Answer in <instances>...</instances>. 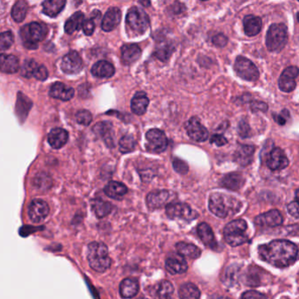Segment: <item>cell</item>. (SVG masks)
Segmentation results:
<instances>
[{
    "instance_id": "obj_1",
    "label": "cell",
    "mask_w": 299,
    "mask_h": 299,
    "mask_svg": "<svg viewBox=\"0 0 299 299\" xmlns=\"http://www.w3.org/2000/svg\"><path fill=\"white\" fill-rule=\"evenodd\" d=\"M259 255L261 260L277 268H287L297 259L298 249L289 240L278 239L259 247Z\"/></svg>"
},
{
    "instance_id": "obj_2",
    "label": "cell",
    "mask_w": 299,
    "mask_h": 299,
    "mask_svg": "<svg viewBox=\"0 0 299 299\" xmlns=\"http://www.w3.org/2000/svg\"><path fill=\"white\" fill-rule=\"evenodd\" d=\"M241 207L240 202L232 196H227L223 193H212L209 199V209L217 217L227 218L239 211Z\"/></svg>"
},
{
    "instance_id": "obj_3",
    "label": "cell",
    "mask_w": 299,
    "mask_h": 299,
    "mask_svg": "<svg viewBox=\"0 0 299 299\" xmlns=\"http://www.w3.org/2000/svg\"><path fill=\"white\" fill-rule=\"evenodd\" d=\"M87 259L90 267L100 273L107 270L112 265L108 248L104 243L94 241L89 244Z\"/></svg>"
},
{
    "instance_id": "obj_4",
    "label": "cell",
    "mask_w": 299,
    "mask_h": 299,
    "mask_svg": "<svg viewBox=\"0 0 299 299\" xmlns=\"http://www.w3.org/2000/svg\"><path fill=\"white\" fill-rule=\"evenodd\" d=\"M47 26L44 24L32 22L23 26L20 30V36L23 43L28 49H36L40 41L44 40L47 35Z\"/></svg>"
},
{
    "instance_id": "obj_5",
    "label": "cell",
    "mask_w": 299,
    "mask_h": 299,
    "mask_svg": "<svg viewBox=\"0 0 299 299\" xmlns=\"http://www.w3.org/2000/svg\"><path fill=\"white\" fill-rule=\"evenodd\" d=\"M287 42L288 30L286 25L283 23L271 25L266 36V45L268 50L271 52H280L286 46Z\"/></svg>"
},
{
    "instance_id": "obj_6",
    "label": "cell",
    "mask_w": 299,
    "mask_h": 299,
    "mask_svg": "<svg viewBox=\"0 0 299 299\" xmlns=\"http://www.w3.org/2000/svg\"><path fill=\"white\" fill-rule=\"evenodd\" d=\"M248 228L247 222L243 220H235L227 224L224 229L225 239L232 247H237L248 241L246 231Z\"/></svg>"
},
{
    "instance_id": "obj_7",
    "label": "cell",
    "mask_w": 299,
    "mask_h": 299,
    "mask_svg": "<svg viewBox=\"0 0 299 299\" xmlns=\"http://www.w3.org/2000/svg\"><path fill=\"white\" fill-rule=\"evenodd\" d=\"M127 28L136 35H142L149 28V18L143 10L137 7L130 8L126 18Z\"/></svg>"
},
{
    "instance_id": "obj_8",
    "label": "cell",
    "mask_w": 299,
    "mask_h": 299,
    "mask_svg": "<svg viewBox=\"0 0 299 299\" xmlns=\"http://www.w3.org/2000/svg\"><path fill=\"white\" fill-rule=\"evenodd\" d=\"M234 70L240 78L249 82H255L260 76L257 67L244 57H237L234 63Z\"/></svg>"
},
{
    "instance_id": "obj_9",
    "label": "cell",
    "mask_w": 299,
    "mask_h": 299,
    "mask_svg": "<svg viewBox=\"0 0 299 299\" xmlns=\"http://www.w3.org/2000/svg\"><path fill=\"white\" fill-rule=\"evenodd\" d=\"M147 149L152 153H161L165 151L168 147V139L161 130L150 129L146 133Z\"/></svg>"
},
{
    "instance_id": "obj_10",
    "label": "cell",
    "mask_w": 299,
    "mask_h": 299,
    "mask_svg": "<svg viewBox=\"0 0 299 299\" xmlns=\"http://www.w3.org/2000/svg\"><path fill=\"white\" fill-rule=\"evenodd\" d=\"M166 213L171 220H183L191 221L198 217V213L193 211L189 205L183 203H171L166 207Z\"/></svg>"
},
{
    "instance_id": "obj_11",
    "label": "cell",
    "mask_w": 299,
    "mask_h": 299,
    "mask_svg": "<svg viewBox=\"0 0 299 299\" xmlns=\"http://www.w3.org/2000/svg\"><path fill=\"white\" fill-rule=\"evenodd\" d=\"M83 67L82 58L76 51H70L65 57H63L61 63V69L68 75L77 74L82 70Z\"/></svg>"
},
{
    "instance_id": "obj_12",
    "label": "cell",
    "mask_w": 299,
    "mask_h": 299,
    "mask_svg": "<svg viewBox=\"0 0 299 299\" xmlns=\"http://www.w3.org/2000/svg\"><path fill=\"white\" fill-rule=\"evenodd\" d=\"M299 69L295 66H290L284 69L280 76L278 85L281 91L291 92L296 88V77L298 76Z\"/></svg>"
},
{
    "instance_id": "obj_13",
    "label": "cell",
    "mask_w": 299,
    "mask_h": 299,
    "mask_svg": "<svg viewBox=\"0 0 299 299\" xmlns=\"http://www.w3.org/2000/svg\"><path fill=\"white\" fill-rule=\"evenodd\" d=\"M49 214V206L47 202L41 199H35L31 202L29 207V216L33 222L40 223L44 221Z\"/></svg>"
},
{
    "instance_id": "obj_14",
    "label": "cell",
    "mask_w": 299,
    "mask_h": 299,
    "mask_svg": "<svg viewBox=\"0 0 299 299\" xmlns=\"http://www.w3.org/2000/svg\"><path fill=\"white\" fill-rule=\"evenodd\" d=\"M186 131L189 138L198 142H203L208 138V131L198 118L193 117L186 123Z\"/></svg>"
},
{
    "instance_id": "obj_15",
    "label": "cell",
    "mask_w": 299,
    "mask_h": 299,
    "mask_svg": "<svg viewBox=\"0 0 299 299\" xmlns=\"http://www.w3.org/2000/svg\"><path fill=\"white\" fill-rule=\"evenodd\" d=\"M266 164L271 170H284L289 165V160L280 148H275L268 154Z\"/></svg>"
},
{
    "instance_id": "obj_16",
    "label": "cell",
    "mask_w": 299,
    "mask_h": 299,
    "mask_svg": "<svg viewBox=\"0 0 299 299\" xmlns=\"http://www.w3.org/2000/svg\"><path fill=\"white\" fill-rule=\"evenodd\" d=\"M165 267L170 274H183L188 269V264L182 255L177 254L170 255L165 262Z\"/></svg>"
},
{
    "instance_id": "obj_17",
    "label": "cell",
    "mask_w": 299,
    "mask_h": 299,
    "mask_svg": "<svg viewBox=\"0 0 299 299\" xmlns=\"http://www.w3.org/2000/svg\"><path fill=\"white\" fill-rule=\"evenodd\" d=\"M282 223L283 216L277 210H272L255 218V224L260 227H277Z\"/></svg>"
},
{
    "instance_id": "obj_18",
    "label": "cell",
    "mask_w": 299,
    "mask_h": 299,
    "mask_svg": "<svg viewBox=\"0 0 299 299\" xmlns=\"http://www.w3.org/2000/svg\"><path fill=\"white\" fill-rule=\"evenodd\" d=\"M121 19V12L118 7H111L104 14L102 20V29L105 32H111L116 29Z\"/></svg>"
},
{
    "instance_id": "obj_19",
    "label": "cell",
    "mask_w": 299,
    "mask_h": 299,
    "mask_svg": "<svg viewBox=\"0 0 299 299\" xmlns=\"http://www.w3.org/2000/svg\"><path fill=\"white\" fill-rule=\"evenodd\" d=\"M74 95H75L74 89L67 86L63 83H55L49 90V96L60 100H70L74 97Z\"/></svg>"
},
{
    "instance_id": "obj_20",
    "label": "cell",
    "mask_w": 299,
    "mask_h": 299,
    "mask_svg": "<svg viewBox=\"0 0 299 299\" xmlns=\"http://www.w3.org/2000/svg\"><path fill=\"white\" fill-rule=\"evenodd\" d=\"M170 198L169 191H156L152 192L147 196V205L149 209L154 210L167 204Z\"/></svg>"
},
{
    "instance_id": "obj_21",
    "label": "cell",
    "mask_w": 299,
    "mask_h": 299,
    "mask_svg": "<svg viewBox=\"0 0 299 299\" xmlns=\"http://www.w3.org/2000/svg\"><path fill=\"white\" fill-rule=\"evenodd\" d=\"M142 56V49L138 45L125 44L121 47V59L126 65L134 63Z\"/></svg>"
},
{
    "instance_id": "obj_22",
    "label": "cell",
    "mask_w": 299,
    "mask_h": 299,
    "mask_svg": "<svg viewBox=\"0 0 299 299\" xmlns=\"http://www.w3.org/2000/svg\"><path fill=\"white\" fill-rule=\"evenodd\" d=\"M48 143L55 149H60L69 140V133L63 128H54L48 134Z\"/></svg>"
},
{
    "instance_id": "obj_23",
    "label": "cell",
    "mask_w": 299,
    "mask_h": 299,
    "mask_svg": "<svg viewBox=\"0 0 299 299\" xmlns=\"http://www.w3.org/2000/svg\"><path fill=\"white\" fill-rule=\"evenodd\" d=\"M149 99L145 92H136L131 101V109L133 114L136 115H142L146 113L148 109Z\"/></svg>"
},
{
    "instance_id": "obj_24",
    "label": "cell",
    "mask_w": 299,
    "mask_h": 299,
    "mask_svg": "<svg viewBox=\"0 0 299 299\" xmlns=\"http://www.w3.org/2000/svg\"><path fill=\"white\" fill-rule=\"evenodd\" d=\"M138 281L134 278H126L120 283V293L123 298H132L138 294Z\"/></svg>"
},
{
    "instance_id": "obj_25",
    "label": "cell",
    "mask_w": 299,
    "mask_h": 299,
    "mask_svg": "<svg viewBox=\"0 0 299 299\" xmlns=\"http://www.w3.org/2000/svg\"><path fill=\"white\" fill-rule=\"evenodd\" d=\"M244 32L248 36H255L261 32L262 21L261 18L255 15H247L243 19Z\"/></svg>"
},
{
    "instance_id": "obj_26",
    "label": "cell",
    "mask_w": 299,
    "mask_h": 299,
    "mask_svg": "<svg viewBox=\"0 0 299 299\" xmlns=\"http://www.w3.org/2000/svg\"><path fill=\"white\" fill-rule=\"evenodd\" d=\"M92 75L100 78H109L114 76L115 69L112 63L107 61H99L95 63L92 68Z\"/></svg>"
},
{
    "instance_id": "obj_27",
    "label": "cell",
    "mask_w": 299,
    "mask_h": 299,
    "mask_svg": "<svg viewBox=\"0 0 299 299\" xmlns=\"http://www.w3.org/2000/svg\"><path fill=\"white\" fill-rule=\"evenodd\" d=\"M198 233L203 243L211 249L217 248V242L215 240L214 234L211 227L206 223H201L198 227Z\"/></svg>"
},
{
    "instance_id": "obj_28",
    "label": "cell",
    "mask_w": 299,
    "mask_h": 299,
    "mask_svg": "<svg viewBox=\"0 0 299 299\" xmlns=\"http://www.w3.org/2000/svg\"><path fill=\"white\" fill-rule=\"evenodd\" d=\"M0 69L1 71L8 74L18 72L19 69V63L18 58L13 55H1L0 57Z\"/></svg>"
},
{
    "instance_id": "obj_29",
    "label": "cell",
    "mask_w": 299,
    "mask_h": 299,
    "mask_svg": "<svg viewBox=\"0 0 299 299\" xmlns=\"http://www.w3.org/2000/svg\"><path fill=\"white\" fill-rule=\"evenodd\" d=\"M104 191L106 196L114 199H122L127 193L126 186L116 181H113L108 183L107 185L104 187Z\"/></svg>"
},
{
    "instance_id": "obj_30",
    "label": "cell",
    "mask_w": 299,
    "mask_h": 299,
    "mask_svg": "<svg viewBox=\"0 0 299 299\" xmlns=\"http://www.w3.org/2000/svg\"><path fill=\"white\" fill-rule=\"evenodd\" d=\"M85 15L82 12H77L73 14L69 19H68L65 25H64V29L68 35H72L73 33L76 31H78L80 29H82L85 24Z\"/></svg>"
},
{
    "instance_id": "obj_31",
    "label": "cell",
    "mask_w": 299,
    "mask_h": 299,
    "mask_svg": "<svg viewBox=\"0 0 299 299\" xmlns=\"http://www.w3.org/2000/svg\"><path fill=\"white\" fill-rule=\"evenodd\" d=\"M244 184V178L239 173L227 174L221 180V185L231 189V191H238Z\"/></svg>"
},
{
    "instance_id": "obj_32",
    "label": "cell",
    "mask_w": 299,
    "mask_h": 299,
    "mask_svg": "<svg viewBox=\"0 0 299 299\" xmlns=\"http://www.w3.org/2000/svg\"><path fill=\"white\" fill-rule=\"evenodd\" d=\"M254 153L255 148L253 146H240L235 153V161L241 166H247L251 164Z\"/></svg>"
},
{
    "instance_id": "obj_33",
    "label": "cell",
    "mask_w": 299,
    "mask_h": 299,
    "mask_svg": "<svg viewBox=\"0 0 299 299\" xmlns=\"http://www.w3.org/2000/svg\"><path fill=\"white\" fill-rule=\"evenodd\" d=\"M66 5L64 0H47L42 3L43 13L51 18L57 17L63 11Z\"/></svg>"
},
{
    "instance_id": "obj_34",
    "label": "cell",
    "mask_w": 299,
    "mask_h": 299,
    "mask_svg": "<svg viewBox=\"0 0 299 299\" xmlns=\"http://www.w3.org/2000/svg\"><path fill=\"white\" fill-rule=\"evenodd\" d=\"M94 132L102 136L109 147H114V130L111 123H99L95 126Z\"/></svg>"
},
{
    "instance_id": "obj_35",
    "label": "cell",
    "mask_w": 299,
    "mask_h": 299,
    "mask_svg": "<svg viewBox=\"0 0 299 299\" xmlns=\"http://www.w3.org/2000/svg\"><path fill=\"white\" fill-rule=\"evenodd\" d=\"M32 107V102L25 95L19 92L18 99L16 104V114L19 117V120H25L29 114V110Z\"/></svg>"
},
{
    "instance_id": "obj_36",
    "label": "cell",
    "mask_w": 299,
    "mask_h": 299,
    "mask_svg": "<svg viewBox=\"0 0 299 299\" xmlns=\"http://www.w3.org/2000/svg\"><path fill=\"white\" fill-rule=\"evenodd\" d=\"M177 252L183 257H189L192 259L199 258L201 255V250L193 244L186 242H178L176 245Z\"/></svg>"
},
{
    "instance_id": "obj_37",
    "label": "cell",
    "mask_w": 299,
    "mask_h": 299,
    "mask_svg": "<svg viewBox=\"0 0 299 299\" xmlns=\"http://www.w3.org/2000/svg\"><path fill=\"white\" fill-rule=\"evenodd\" d=\"M91 205H92V211L99 219L107 216L112 211V208H113L109 202L104 201L102 199L92 200Z\"/></svg>"
},
{
    "instance_id": "obj_38",
    "label": "cell",
    "mask_w": 299,
    "mask_h": 299,
    "mask_svg": "<svg viewBox=\"0 0 299 299\" xmlns=\"http://www.w3.org/2000/svg\"><path fill=\"white\" fill-rule=\"evenodd\" d=\"M179 296L181 299H199L200 291L195 284L187 283L180 287Z\"/></svg>"
},
{
    "instance_id": "obj_39",
    "label": "cell",
    "mask_w": 299,
    "mask_h": 299,
    "mask_svg": "<svg viewBox=\"0 0 299 299\" xmlns=\"http://www.w3.org/2000/svg\"><path fill=\"white\" fill-rule=\"evenodd\" d=\"M29 10V6L25 1L19 0L17 1L12 9V17L16 22H22L25 19L26 13Z\"/></svg>"
},
{
    "instance_id": "obj_40",
    "label": "cell",
    "mask_w": 299,
    "mask_h": 299,
    "mask_svg": "<svg viewBox=\"0 0 299 299\" xmlns=\"http://www.w3.org/2000/svg\"><path fill=\"white\" fill-rule=\"evenodd\" d=\"M174 287L169 281H161L159 284L157 290V296L159 299H170L173 295Z\"/></svg>"
},
{
    "instance_id": "obj_41",
    "label": "cell",
    "mask_w": 299,
    "mask_h": 299,
    "mask_svg": "<svg viewBox=\"0 0 299 299\" xmlns=\"http://www.w3.org/2000/svg\"><path fill=\"white\" fill-rule=\"evenodd\" d=\"M33 183L37 189L46 191L49 189L52 185V179L47 174L40 173L35 177Z\"/></svg>"
},
{
    "instance_id": "obj_42",
    "label": "cell",
    "mask_w": 299,
    "mask_h": 299,
    "mask_svg": "<svg viewBox=\"0 0 299 299\" xmlns=\"http://www.w3.org/2000/svg\"><path fill=\"white\" fill-rule=\"evenodd\" d=\"M40 64L36 63L35 61L31 60H25L23 63L22 68H21V75L25 77L30 78L32 76L35 77V73L37 71Z\"/></svg>"
},
{
    "instance_id": "obj_43",
    "label": "cell",
    "mask_w": 299,
    "mask_h": 299,
    "mask_svg": "<svg viewBox=\"0 0 299 299\" xmlns=\"http://www.w3.org/2000/svg\"><path fill=\"white\" fill-rule=\"evenodd\" d=\"M136 142L131 135L123 136L120 141V150L122 153H129L135 148Z\"/></svg>"
},
{
    "instance_id": "obj_44",
    "label": "cell",
    "mask_w": 299,
    "mask_h": 299,
    "mask_svg": "<svg viewBox=\"0 0 299 299\" xmlns=\"http://www.w3.org/2000/svg\"><path fill=\"white\" fill-rule=\"evenodd\" d=\"M173 52V47L170 44L160 45V47H157L155 56L158 59L161 61H167L170 58V56Z\"/></svg>"
},
{
    "instance_id": "obj_45",
    "label": "cell",
    "mask_w": 299,
    "mask_h": 299,
    "mask_svg": "<svg viewBox=\"0 0 299 299\" xmlns=\"http://www.w3.org/2000/svg\"><path fill=\"white\" fill-rule=\"evenodd\" d=\"M13 44V35L10 31L3 32L0 36V48L5 51Z\"/></svg>"
},
{
    "instance_id": "obj_46",
    "label": "cell",
    "mask_w": 299,
    "mask_h": 299,
    "mask_svg": "<svg viewBox=\"0 0 299 299\" xmlns=\"http://www.w3.org/2000/svg\"><path fill=\"white\" fill-rule=\"evenodd\" d=\"M76 122L83 126H89L92 120V115L89 111H78L76 114Z\"/></svg>"
},
{
    "instance_id": "obj_47",
    "label": "cell",
    "mask_w": 299,
    "mask_h": 299,
    "mask_svg": "<svg viewBox=\"0 0 299 299\" xmlns=\"http://www.w3.org/2000/svg\"><path fill=\"white\" fill-rule=\"evenodd\" d=\"M239 268H237L236 266H233L231 268H228L225 276V279H224V283L227 284V285H232L231 284H234L236 283L237 279H238V274H239Z\"/></svg>"
},
{
    "instance_id": "obj_48",
    "label": "cell",
    "mask_w": 299,
    "mask_h": 299,
    "mask_svg": "<svg viewBox=\"0 0 299 299\" xmlns=\"http://www.w3.org/2000/svg\"><path fill=\"white\" fill-rule=\"evenodd\" d=\"M173 166L176 171L180 174H186L188 172V170H189L188 165L186 164V162L182 161L181 159H178V158L174 159Z\"/></svg>"
},
{
    "instance_id": "obj_49",
    "label": "cell",
    "mask_w": 299,
    "mask_h": 299,
    "mask_svg": "<svg viewBox=\"0 0 299 299\" xmlns=\"http://www.w3.org/2000/svg\"><path fill=\"white\" fill-rule=\"evenodd\" d=\"M241 299H267L263 294L255 291V290H249L243 293Z\"/></svg>"
},
{
    "instance_id": "obj_50",
    "label": "cell",
    "mask_w": 299,
    "mask_h": 299,
    "mask_svg": "<svg viewBox=\"0 0 299 299\" xmlns=\"http://www.w3.org/2000/svg\"><path fill=\"white\" fill-rule=\"evenodd\" d=\"M227 41H228V39L223 34H219V35H214V37L212 38L213 44L216 45L217 47H225L227 44Z\"/></svg>"
},
{
    "instance_id": "obj_51",
    "label": "cell",
    "mask_w": 299,
    "mask_h": 299,
    "mask_svg": "<svg viewBox=\"0 0 299 299\" xmlns=\"http://www.w3.org/2000/svg\"><path fill=\"white\" fill-rule=\"evenodd\" d=\"M83 29H84V33H85V35L91 36V35H92V34L94 33V21H93V20L91 19L85 20V24H84V26H83Z\"/></svg>"
},
{
    "instance_id": "obj_52",
    "label": "cell",
    "mask_w": 299,
    "mask_h": 299,
    "mask_svg": "<svg viewBox=\"0 0 299 299\" xmlns=\"http://www.w3.org/2000/svg\"><path fill=\"white\" fill-rule=\"evenodd\" d=\"M48 76V72H47V69H46V67L43 65H40L37 71L35 73V78L40 81H44L47 78Z\"/></svg>"
},
{
    "instance_id": "obj_53",
    "label": "cell",
    "mask_w": 299,
    "mask_h": 299,
    "mask_svg": "<svg viewBox=\"0 0 299 299\" xmlns=\"http://www.w3.org/2000/svg\"><path fill=\"white\" fill-rule=\"evenodd\" d=\"M289 117H290V114H289V112L286 110L283 111L280 115H274L276 122L278 123L280 126H284L286 124L287 120Z\"/></svg>"
},
{
    "instance_id": "obj_54",
    "label": "cell",
    "mask_w": 299,
    "mask_h": 299,
    "mask_svg": "<svg viewBox=\"0 0 299 299\" xmlns=\"http://www.w3.org/2000/svg\"><path fill=\"white\" fill-rule=\"evenodd\" d=\"M288 211L293 217L299 219V203L298 202H291L290 205H288Z\"/></svg>"
},
{
    "instance_id": "obj_55",
    "label": "cell",
    "mask_w": 299,
    "mask_h": 299,
    "mask_svg": "<svg viewBox=\"0 0 299 299\" xmlns=\"http://www.w3.org/2000/svg\"><path fill=\"white\" fill-rule=\"evenodd\" d=\"M211 143H214L218 147H221L227 144V140L221 134H214L211 138Z\"/></svg>"
},
{
    "instance_id": "obj_56",
    "label": "cell",
    "mask_w": 299,
    "mask_h": 299,
    "mask_svg": "<svg viewBox=\"0 0 299 299\" xmlns=\"http://www.w3.org/2000/svg\"><path fill=\"white\" fill-rule=\"evenodd\" d=\"M239 135L243 137V138H246V137H249V126L245 122V121H241L240 124H239Z\"/></svg>"
},
{
    "instance_id": "obj_57",
    "label": "cell",
    "mask_w": 299,
    "mask_h": 299,
    "mask_svg": "<svg viewBox=\"0 0 299 299\" xmlns=\"http://www.w3.org/2000/svg\"><path fill=\"white\" fill-rule=\"evenodd\" d=\"M256 108V111H267L268 110V106L267 104H263V103H260V102H256L255 104H253V108Z\"/></svg>"
},
{
    "instance_id": "obj_58",
    "label": "cell",
    "mask_w": 299,
    "mask_h": 299,
    "mask_svg": "<svg viewBox=\"0 0 299 299\" xmlns=\"http://www.w3.org/2000/svg\"><path fill=\"white\" fill-rule=\"evenodd\" d=\"M208 299H230L228 298V297H226V296H220V295H212V296H210Z\"/></svg>"
},
{
    "instance_id": "obj_59",
    "label": "cell",
    "mask_w": 299,
    "mask_h": 299,
    "mask_svg": "<svg viewBox=\"0 0 299 299\" xmlns=\"http://www.w3.org/2000/svg\"><path fill=\"white\" fill-rule=\"evenodd\" d=\"M296 202H298V203H299V189H297V191H296Z\"/></svg>"
},
{
    "instance_id": "obj_60",
    "label": "cell",
    "mask_w": 299,
    "mask_h": 299,
    "mask_svg": "<svg viewBox=\"0 0 299 299\" xmlns=\"http://www.w3.org/2000/svg\"><path fill=\"white\" fill-rule=\"evenodd\" d=\"M297 20H298V22H299V13H297Z\"/></svg>"
},
{
    "instance_id": "obj_61",
    "label": "cell",
    "mask_w": 299,
    "mask_h": 299,
    "mask_svg": "<svg viewBox=\"0 0 299 299\" xmlns=\"http://www.w3.org/2000/svg\"><path fill=\"white\" fill-rule=\"evenodd\" d=\"M139 299H147V298H139Z\"/></svg>"
}]
</instances>
